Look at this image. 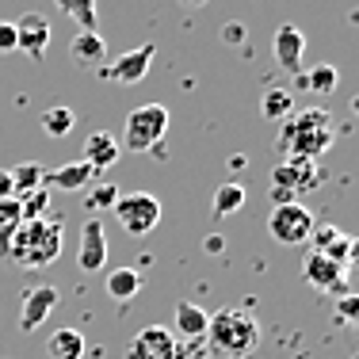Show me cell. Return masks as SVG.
Returning a JSON list of instances; mask_svg holds the SVG:
<instances>
[{
	"label": "cell",
	"mask_w": 359,
	"mask_h": 359,
	"mask_svg": "<svg viewBox=\"0 0 359 359\" xmlns=\"http://www.w3.org/2000/svg\"><path fill=\"white\" fill-rule=\"evenodd\" d=\"M294 111V96H290L287 88H268L260 100V115L271 118V123H283V118Z\"/></svg>",
	"instance_id": "23"
},
{
	"label": "cell",
	"mask_w": 359,
	"mask_h": 359,
	"mask_svg": "<svg viewBox=\"0 0 359 359\" xmlns=\"http://www.w3.org/2000/svg\"><path fill=\"white\" fill-rule=\"evenodd\" d=\"M15 226H0V260H8V245H12Z\"/></svg>",
	"instance_id": "35"
},
{
	"label": "cell",
	"mask_w": 359,
	"mask_h": 359,
	"mask_svg": "<svg viewBox=\"0 0 359 359\" xmlns=\"http://www.w3.org/2000/svg\"><path fill=\"white\" fill-rule=\"evenodd\" d=\"M0 199H15V184L8 176V168H0Z\"/></svg>",
	"instance_id": "34"
},
{
	"label": "cell",
	"mask_w": 359,
	"mask_h": 359,
	"mask_svg": "<svg viewBox=\"0 0 359 359\" xmlns=\"http://www.w3.org/2000/svg\"><path fill=\"white\" fill-rule=\"evenodd\" d=\"M118 153H123V145H118V138L111 130H96L92 138H84V153L81 161H88L96 172H107V168H115Z\"/></svg>",
	"instance_id": "16"
},
{
	"label": "cell",
	"mask_w": 359,
	"mask_h": 359,
	"mask_svg": "<svg viewBox=\"0 0 359 359\" xmlns=\"http://www.w3.org/2000/svg\"><path fill=\"white\" fill-rule=\"evenodd\" d=\"M337 313H340V321H344V325H352V321H355V313H359V298L352 294V290H344V294H340Z\"/></svg>",
	"instance_id": "31"
},
{
	"label": "cell",
	"mask_w": 359,
	"mask_h": 359,
	"mask_svg": "<svg viewBox=\"0 0 359 359\" xmlns=\"http://www.w3.org/2000/svg\"><path fill=\"white\" fill-rule=\"evenodd\" d=\"M76 126V115H73V107H50L46 115H42V130L50 134V138H65Z\"/></svg>",
	"instance_id": "27"
},
{
	"label": "cell",
	"mask_w": 359,
	"mask_h": 359,
	"mask_svg": "<svg viewBox=\"0 0 359 359\" xmlns=\"http://www.w3.org/2000/svg\"><path fill=\"white\" fill-rule=\"evenodd\" d=\"M310 241H313V252L329 256V260L344 264V268H352V264H355V241L344 233V229H337V226H313Z\"/></svg>",
	"instance_id": "14"
},
{
	"label": "cell",
	"mask_w": 359,
	"mask_h": 359,
	"mask_svg": "<svg viewBox=\"0 0 359 359\" xmlns=\"http://www.w3.org/2000/svg\"><path fill=\"white\" fill-rule=\"evenodd\" d=\"M15 199H20V215H23V222H27V218H46V187H35V191L15 195Z\"/></svg>",
	"instance_id": "29"
},
{
	"label": "cell",
	"mask_w": 359,
	"mask_h": 359,
	"mask_svg": "<svg viewBox=\"0 0 359 359\" xmlns=\"http://www.w3.org/2000/svg\"><path fill=\"white\" fill-rule=\"evenodd\" d=\"M62 256V222L50 218H27L15 226L12 245H8V260L20 264V268H50V264Z\"/></svg>",
	"instance_id": "2"
},
{
	"label": "cell",
	"mask_w": 359,
	"mask_h": 359,
	"mask_svg": "<svg viewBox=\"0 0 359 359\" xmlns=\"http://www.w3.org/2000/svg\"><path fill=\"white\" fill-rule=\"evenodd\" d=\"M172 359H210V344L207 337H191V340H176Z\"/></svg>",
	"instance_id": "30"
},
{
	"label": "cell",
	"mask_w": 359,
	"mask_h": 359,
	"mask_svg": "<svg viewBox=\"0 0 359 359\" xmlns=\"http://www.w3.org/2000/svg\"><path fill=\"white\" fill-rule=\"evenodd\" d=\"M76 264H81L84 276H92V271H104L107 264V237H104V226H100V218H88L81 229V249H76Z\"/></svg>",
	"instance_id": "13"
},
{
	"label": "cell",
	"mask_w": 359,
	"mask_h": 359,
	"mask_svg": "<svg viewBox=\"0 0 359 359\" xmlns=\"http://www.w3.org/2000/svg\"><path fill=\"white\" fill-rule=\"evenodd\" d=\"M302 54H306V35L298 27H290V23H283L276 31V62L287 73H302Z\"/></svg>",
	"instance_id": "17"
},
{
	"label": "cell",
	"mask_w": 359,
	"mask_h": 359,
	"mask_svg": "<svg viewBox=\"0 0 359 359\" xmlns=\"http://www.w3.org/2000/svg\"><path fill=\"white\" fill-rule=\"evenodd\" d=\"M8 176H12V184H15V195H27V191H35V187H42L46 168H42L39 161H27V165L8 168Z\"/></svg>",
	"instance_id": "24"
},
{
	"label": "cell",
	"mask_w": 359,
	"mask_h": 359,
	"mask_svg": "<svg viewBox=\"0 0 359 359\" xmlns=\"http://www.w3.org/2000/svg\"><path fill=\"white\" fill-rule=\"evenodd\" d=\"M20 199H0V226H20Z\"/></svg>",
	"instance_id": "32"
},
{
	"label": "cell",
	"mask_w": 359,
	"mask_h": 359,
	"mask_svg": "<svg viewBox=\"0 0 359 359\" xmlns=\"http://www.w3.org/2000/svg\"><path fill=\"white\" fill-rule=\"evenodd\" d=\"M50 359H84V332L76 329H54L46 340Z\"/></svg>",
	"instance_id": "20"
},
{
	"label": "cell",
	"mask_w": 359,
	"mask_h": 359,
	"mask_svg": "<svg viewBox=\"0 0 359 359\" xmlns=\"http://www.w3.org/2000/svg\"><path fill=\"white\" fill-rule=\"evenodd\" d=\"M153 57H157V46H149V42H145V46H134V50H126L123 57H115L111 65H104V76L115 84H138V81H145Z\"/></svg>",
	"instance_id": "10"
},
{
	"label": "cell",
	"mask_w": 359,
	"mask_h": 359,
	"mask_svg": "<svg viewBox=\"0 0 359 359\" xmlns=\"http://www.w3.org/2000/svg\"><path fill=\"white\" fill-rule=\"evenodd\" d=\"M57 8H62L81 31H96V0H57Z\"/></svg>",
	"instance_id": "26"
},
{
	"label": "cell",
	"mask_w": 359,
	"mask_h": 359,
	"mask_svg": "<svg viewBox=\"0 0 359 359\" xmlns=\"http://www.w3.org/2000/svg\"><path fill=\"white\" fill-rule=\"evenodd\" d=\"M104 290L115 298V302H130V298H138V290H142V276L134 268H115V271H107Z\"/></svg>",
	"instance_id": "21"
},
{
	"label": "cell",
	"mask_w": 359,
	"mask_h": 359,
	"mask_svg": "<svg viewBox=\"0 0 359 359\" xmlns=\"http://www.w3.org/2000/svg\"><path fill=\"white\" fill-rule=\"evenodd\" d=\"M245 207V187L237 184H222L218 191H215V218H229V215H237V210Z\"/></svg>",
	"instance_id": "25"
},
{
	"label": "cell",
	"mask_w": 359,
	"mask_h": 359,
	"mask_svg": "<svg viewBox=\"0 0 359 359\" xmlns=\"http://www.w3.org/2000/svg\"><path fill=\"white\" fill-rule=\"evenodd\" d=\"M168 130V107L165 104H145V107H134L126 115V126H123V149L130 153H149L157 149L161 138Z\"/></svg>",
	"instance_id": "4"
},
{
	"label": "cell",
	"mask_w": 359,
	"mask_h": 359,
	"mask_svg": "<svg viewBox=\"0 0 359 359\" xmlns=\"http://www.w3.org/2000/svg\"><path fill=\"white\" fill-rule=\"evenodd\" d=\"M332 142H337V123L325 107H294L279 130L283 153L302 161H318L325 149H332Z\"/></svg>",
	"instance_id": "1"
},
{
	"label": "cell",
	"mask_w": 359,
	"mask_h": 359,
	"mask_svg": "<svg viewBox=\"0 0 359 359\" xmlns=\"http://www.w3.org/2000/svg\"><path fill=\"white\" fill-rule=\"evenodd\" d=\"M268 233L279 245H306L313 233V215L302 203H276V210L268 215Z\"/></svg>",
	"instance_id": "7"
},
{
	"label": "cell",
	"mask_w": 359,
	"mask_h": 359,
	"mask_svg": "<svg viewBox=\"0 0 359 359\" xmlns=\"http://www.w3.org/2000/svg\"><path fill=\"white\" fill-rule=\"evenodd\" d=\"M302 279L318 290H329V294H344L348 290V268L321 252H310L306 256V268H302Z\"/></svg>",
	"instance_id": "9"
},
{
	"label": "cell",
	"mask_w": 359,
	"mask_h": 359,
	"mask_svg": "<svg viewBox=\"0 0 359 359\" xmlns=\"http://www.w3.org/2000/svg\"><path fill=\"white\" fill-rule=\"evenodd\" d=\"M84 195H88V210H111L115 207V199H118V187L115 184H107V180H100V184H88L84 187Z\"/></svg>",
	"instance_id": "28"
},
{
	"label": "cell",
	"mask_w": 359,
	"mask_h": 359,
	"mask_svg": "<svg viewBox=\"0 0 359 359\" xmlns=\"http://www.w3.org/2000/svg\"><path fill=\"white\" fill-rule=\"evenodd\" d=\"M15 50V23L0 20V54H12Z\"/></svg>",
	"instance_id": "33"
},
{
	"label": "cell",
	"mask_w": 359,
	"mask_h": 359,
	"mask_svg": "<svg viewBox=\"0 0 359 359\" xmlns=\"http://www.w3.org/2000/svg\"><path fill=\"white\" fill-rule=\"evenodd\" d=\"M96 176H100V172L88 165V161H69V165L46 172L42 187H57V191H84L88 184H96Z\"/></svg>",
	"instance_id": "15"
},
{
	"label": "cell",
	"mask_w": 359,
	"mask_h": 359,
	"mask_svg": "<svg viewBox=\"0 0 359 359\" xmlns=\"http://www.w3.org/2000/svg\"><path fill=\"white\" fill-rule=\"evenodd\" d=\"M111 210H115L118 226H123L130 237H145V233H153V229H157V222H161V199H157V195H149V191L118 195L115 207H111Z\"/></svg>",
	"instance_id": "6"
},
{
	"label": "cell",
	"mask_w": 359,
	"mask_h": 359,
	"mask_svg": "<svg viewBox=\"0 0 359 359\" xmlns=\"http://www.w3.org/2000/svg\"><path fill=\"white\" fill-rule=\"evenodd\" d=\"M203 249H207V252H222V249H226V237H222V233H210L207 241H203Z\"/></svg>",
	"instance_id": "37"
},
{
	"label": "cell",
	"mask_w": 359,
	"mask_h": 359,
	"mask_svg": "<svg viewBox=\"0 0 359 359\" xmlns=\"http://www.w3.org/2000/svg\"><path fill=\"white\" fill-rule=\"evenodd\" d=\"M57 302H62V290H57V287H50V283L31 287L27 294H23V306H20V329L23 332H35L39 325L57 310Z\"/></svg>",
	"instance_id": "11"
},
{
	"label": "cell",
	"mask_w": 359,
	"mask_h": 359,
	"mask_svg": "<svg viewBox=\"0 0 359 359\" xmlns=\"http://www.w3.org/2000/svg\"><path fill=\"white\" fill-rule=\"evenodd\" d=\"M69 54L76 65L84 69H104L107 65V42L96 35V31H76L73 42H69Z\"/></svg>",
	"instance_id": "18"
},
{
	"label": "cell",
	"mask_w": 359,
	"mask_h": 359,
	"mask_svg": "<svg viewBox=\"0 0 359 359\" xmlns=\"http://www.w3.org/2000/svg\"><path fill=\"white\" fill-rule=\"evenodd\" d=\"M172 352H176V332L165 329V325H145V329L134 332L126 359H172Z\"/></svg>",
	"instance_id": "8"
},
{
	"label": "cell",
	"mask_w": 359,
	"mask_h": 359,
	"mask_svg": "<svg viewBox=\"0 0 359 359\" xmlns=\"http://www.w3.org/2000/svg\"><path fill=\"white\" fill-rule=\"evenodd\" d=\"M180 4H187V8H199V4H207V0H180Z\"/></svg>",
	"instance_id": "38"
},
{
	"label": "cell",
	"mask_w": 359,
	"mask_h": 359,
	"mask_svg": "<svg viewBox=\"0 0 359 359\" xmlns=\"http://www.w3.org/2000/svg\"><path fill=\"white\" fill-rule=\"evenodd\" d=\"M207 310H199L195 302H176L172 310V325L180 332V340H191V337H207Z\"/></svg>",
	"instance_id": "19"
},
{
	"label": "cell",
	"mask_w": 359,
	"mask_h": 359,
	"mask_svg": "<svg viewBox=\"0 0 359 359\" xmlns=\"http://www.w3.org/2000/svg\"><path fill=\"white\" fill-rule=\"evenodd\" d=\"M222 39H226V42H245V27H233V23H226V27H222Z\"/></svg>",
	"instance_id": "36"
},
{
	"label": "cell",
	"mask_w": 359,
	"mask_h": 359,
	"mask_svg": "<svg viewBox=\"0 0 359 359\" xmlns=\"http://www.w3.org/2000/svg\"><path fill=\"white\" fill-rule=\"evenodd\" d=\"M46 46H50V20L42 12H27L15 20V50L31 54L35 62L46 57Z\"/></svg>",
	"instance_id": "12"
},
{
	"label": "cell",
	"mask_w": 359,
	"mask_h": 359,
	"mask_svg": "<svg viewBox=\"0 0 359 359\" xmlns=\"http://www.w3.org/2000/svg\"><path fill=\"white\" fill-rule=\"evenodd\" d=\"M207 344L210 352L229 355V359H245L256 352L260 344V325L249 310H237V306H226V310L210 313L207 318Z\"/></svg>",
	"instance_id": "3"
},
{
	"label": "cell",
	"mask_w": 359,
	"mask_h": 359,
	"mask_svg": "<svg viewBox=\"0 0 359 359\" xmlns=\"http://www.w3.org/2000/svg\"><path fill=\"white\" fill-rule=\"evenodd\" d=\"M294 81H298V88H306V92H332L340 84V73H337V65H313L310 73H294Z\"/></svg>",
	"instance_id": "22"
},
{
	"label": "cell",
	"mask_w": 359,
	"mask_h": 359,
	"mask_svg": "<svg viewBox=\"0 0 359 359\" xmlns=\"http://www.w3.org/2000/svg\"><path fill=\"white\" fill-rule=\"evenodd\" d=\"M318 187H321V168L313 161L287 157L271 172V199L276 203H298L306 191H318Z\"/></svg>",
	"instance_id": "5"
}]
</instances>
